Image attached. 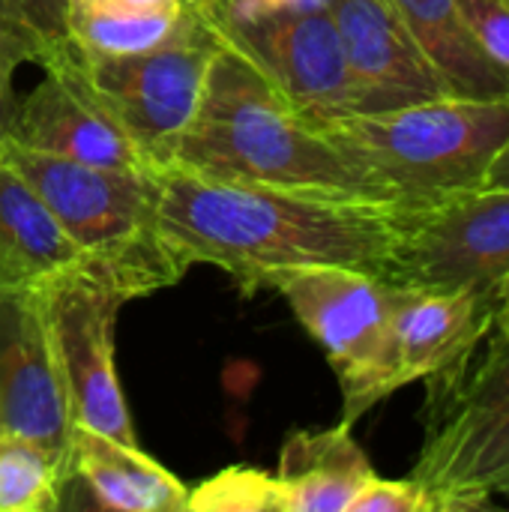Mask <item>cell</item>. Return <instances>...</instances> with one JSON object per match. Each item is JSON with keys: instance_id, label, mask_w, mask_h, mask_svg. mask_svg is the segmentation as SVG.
<instances>
[{"instance_id": "obj_18", "label": "cell", "mask_w": 509, "mask_h": 512, "mask_svg": "<svg viewBox=\"0 0 509 512\" xmlns=\"http://www.w3.org/2000/svg\"><path fill=\"white\" fill-rule=\"evenodd\" d=\"M411 36L459 99H509V72L471 36L456 0H390Z\"/></svg>"}, {"instance_id": "obj_13", "label": "cell", "mask_w": 509, "mask_h": 512, "mask_svg": "<svg viewBox=\"0 0 509 512\" xmlns=\"http://www.w3.org/2000/svg\"><path fill=\"white\" fill-rule=\"evenodd\" d=\"M327 9L357 84L360 111L453 96L390 0H330Z\"/></svg>"}, {"instance_id": "obj_25", "label": "cell", "mask_w": 509, "mask_h": 512, "mask_svg": "<svg viewBox=\"0 0 509 512\" xmlns=\"http://www.w3.org/2000/svg\"><path fill=\"white\" fill-rule=\"evenodd\" d=\"M24 60L36 63V48L0 18V150H3V144H6V138L12 132V120H15V108H18L12 78H15V69Z\"/></svg>"}, {"instance_id": "obj_6", "label": "cell", "mask_w": 509, "mask_h": 512, "mask_svg": "<svg viewBox=\"0 0 509 512\" xmlns=\"http://www.w3.org/2000/svg\"><path fill=\"white\" fill-rule=\"evenodd\" d=\"M267 288L285 297L300 327L327 354L342 390V423L354 426L402 390L387 279L360 267L315 264L285 270Z\"/></svg>"}, {"instance_id": "obj_27", "label": "cell", "mask_w": 509, "mask_h": 512, "mask_svg": "<svg viewBox=\"0 0 509 512\" xmlns=\"http://www.w3.org/2000/svg\"><path fill=\"white\" fill-rule=\"evenodd\" d=\"M492 330L501 336H509V276L495 291V324H492Z\"/></svg>"}, {"instance_id": "obj_5", "label": "cell", "mask_w": 509, "mask_h": 512, "mask_svg": "<svg viewBox=\"0 0 509 512\" xmlns=\"http://www.w3.org/2000/svg\"><path fill=\"white\" fill-rule=\"evenodd\" d=\"M426 390L411 477L435 495L438 512L492 510L495 498H509V336L492 330Z\"/></svg>"}, {"instance_id": "obj_24", "label": "cell", "mask_w": 509, "mask_h": 512, "mask_svg": "<svg viewBox=\"0 0 509 512\" xmlns=\"http://www.w3.org/2000/svg\"><path fill=\"white\" fill-rule=\"evenodd\" d=\"M456 3L471 36L486 51V57L509 72V0H456Z\"/></svg>"}, {"instance_id": "obj_26", "label": "cell", "mask_w": 509, "mask_h": 512, "mask_svg": "<svg viewBox=\"0 0 509 512\" xmlns=\"http://www.w3.org/2000/svg\"><path fill=\"white\" fill-rule=\"evenodd\" d=\"M483 189H509V138L504 141L501 153L495 156L492 168H489V177H486V186Z\"/></svg>"}, {"instance_id": "obj_20", "label": "cell", "mask_w": 509, "mask_h": 512, "mask_svg": "<svg viewBox=\"0 0 509 512\" xmlns=\"http://www.w3.org/2000/svg\"><path fill=\"white\" fill-rule=\"evenodd\" d=\"M66 486L63 456L0 426V512L57 510Z\"/></svg>"}, {"instance_id": "obj_10", "label": "cell", "mask_w": 509, "mask_h": 512, "mask_svg": "<svg viewBox=\"0 0 509 512\" xmlns=\"http://www.w3.org/2000/svg\"><path fill=\"white\" fill-rule=\"evenodd\" d=\"M222 39L243 51L264 78L318 126L360 111L354 75L330 9H222L204 12Z\"/></svg>"}, {"instance_id": "obj_4", "label": "cell", "mask_w": 509, "mask_h": 512, "mask_svg": "<svg viewBox=\"0 0 509 512\" xmlns=\"http://www.w3.org/2000/svg\"><path fill=\"white\" fill-rule=\"evenodd\" d=\"M6 159L57 216L87 261L132 300L174 285L186 267L162 231L150 171H114L6 141Z\"/></svg>"}, {"instance_id": "obj_22", "label": "cell", "mask_w": 509, "mask_h": 512, "mask_svg": "<svg viewBox=\"0 0 509 512\" xmlns=\"http://www.w3.org/2000/svg\"><path fill=\"white\" fill-rule=\"evenodd\" d=\"M72 0H0V18L36 48L42 66L66 42V12Z\"/></svg>"}, {"instance_id": "obj_29", "label": "cell", "mask_w": 509, "mask_h": 512, "mask_svg": "<svg viewBox=\"0 0 509 512\" xmlns=\"http://www.w3.org/2000/svg\"><path fill=\"white\" fill-rule=\"evenodd\" d=\"M330 0H291V9H324Z\"/></svg>"}, {"instance_id": "obj_11", "label": "cell", "mask_w": 509, "mask_h": 512, "mask_svg": "<svg viewBox=\"0 0 509 512\" xmlns=\"http://www.w3.org/2000/svg\"><path fill=\"white\" fill-rule=\"evenodd\" d=\"M42 69L45 78L24 99H18L12 132L6 141L96 168H153L150 159L129 138V132L84 81L72 45L57 48L42 63Z\"/></svg>"}, {"instance_id": "obj_17", "label": "cell", "mask_w": 509, "mask_h": 512, "mask_svg": "<svg viewBox=\"0 0 509 512\" xmlns=\"http://www.w3.org/2000/svg\"><path fill=\"white\" fill-rule=\"evenodd\" d=\"M354 426L297 429L279 453L282 512H348L375 468L357 444Z\"/></svg>"}, {"instance_id": "obj_2", "label": "cell", "mask_w": 509, "mask_h": 512, "mask_svg": "<svg viewBox=\"0 0 509 512\" xmlns=\"http://www.w3.org/2000/svg\"><path fill=\"white\" fill-rule=\"evenodd\" d=\"M171 162L225 180L393 204L387 192L357 171L312 123H306L264 72L228 39L219 45L198 111Z\"/></svg>"}, {"instance_id": "obj_21", "label": "cell", "mask_w": 509, "mask_h": 512, "mask_svg": "<svg viewBox=\"0 0 509 512\" xmlns=\"http://www.w3.org/2000/svg\"><path fill=\"white\" fill-rule=\"evenodd\" d=\"M186 512H282L276 474L231 465L189 489Z\"/></svg>"}, {"instance_id": "obj_15", "label": "cell", "mask_w": 509, "mask_h": 512, "mask_svg": "<svg viewBox=\"0 0 509 512\" xmlns=\"http://www.w3.org/2000/svg\"><path fill=\"white\" fill-rule=\"evenodd\" d=\"M90 264L33 186L0 159V297L39 294Z\"/></svg>"}, {"instance_id": "obj_12", "label": "cell", "mask_w": 509, "mask_h": 512, "mask_svg": "<svg viewBox=\"0 0 509 512\" xmlns=\"http://www.w3.org/2000/svg\"><path fill=\"white\" fill-rule=\"evenodd\" d=\"M0 426L69 465L72 414L39 294L0 297Z\"/></svg>"}, {"instance_id": "obj_30", "label": "cell", "mask_w": 509, "mask_h": 512, "mask_svg": "<svg viewBox=\"0 0 509 512\" xmlns=\"http://www.w3.org/2000/svg\"><path fill=\"white\" fill-rule=\"evenodd\" d=\"M210 3H213V0H180V6H186V9H198V12H204Z\"/></svg>"}, {"instance_id": "obj_14", "label": "cell", "mask_w": 509, "mask_h": 512, "mask_svg": "<svg viewBox=\"0 0 509 512\" xmlns=\"http://www.w3.org/2000/svg\"><path fill=\"white\" fill-rule=\"evenodd\" d=\"M390 324L402 387L459 369L492 333L495 300L465 288L390 282Z\"/></svg>"}, {"instance_id": "obj_16", "label": "cell", "mask_w": 509, "mask_h": 512, "mask_svg": "<svg viewBox=\"0 0 509 512\" xmlns=\"http://www.w3.org/2000/svg\"><path fill=\"white\" fill-rule=\"evenodd\" d=\"M78 480L90 504L111 512H186L189 486L150 459L141 447H129L87 426L69 435V483Z\"/></svg>"}, {"instance_id": "obj_19", "label": "cell", "mask_w": 509, "mask_h": 512, "mask_svg": "<svg viewBox=\"0 0 509 512\" xmlns=\"http://www.w3.org/2000/svg\"><path fill=\"white\" fill-rule=\"evenodd\" d=\"M189 9H129L108 0H72L66 12V42L90 60H120L147 54L171 42L186 27Z\"/></svg>"}, {"instance_id": "obj_1", "label": "cell", "mask_w": 509, "mask_h": 512, "mask_svg": "<svg viewBox=\"0 0 509 512\" xmlns=\"http://www.w3.org/2000/svg\"><path fill=\"white\" fill-rule=\"evenodd\" d=\"M156 210L180 264H216L243 294L297 267L342 264L387 276L396 204L225 180L180 162L153 168Z\"/></svg>"}, {"instance_id": "obj_7", "label": "cell", "mask_w": 509, "mask_h": 512, "mask_svg": "<svg viewBox=\"0 0 509 512\" xmlns=\"http://www.w3.org/2000/svg\"><path fill=\"white\" fill-rule=\"evenodd\" d=\"M219 45L222 36L216 24L204 12L189 9L186 27L147 54L90 60L72 51L90 90L156 168L174 159L198 111Z\"/></svg>"}, {"instance_id": "obj_3", "label": "cell", "mask_w": 509, "mask_h": 512, "mask_svg": "<svg viewBox=\"0 0 509 512\" xmlns=\"http://www.w3.org/2000/svg\"><path fill=\"white\" fill-rule=\"evenodd\" d=\"M396 210H417L486 186L509 138V99H459L354 111L315 126Z\"/></svg>"}, {"instance_id": "obj_9", "label": "cell", "mask_w": 509, "mask_h": 512, "mask_svg": "<svg viewBox=\"0 0 509 512\" xmlns=\"http://www.w3.org/2000/svg\"><path fill=\"white\" fill-rule=\"evenodd\" d=\"M509 276V189H474L399 210L387 282L465 288L495 300Z\"/></svg>"}, {"instance_id": "obj_8", "label": "cell", "mask_w": 509, "mask_h": 512, "mask_svg": "<svg viewBox=\"0 0 509 512\" xmlns=\"http://www.w3.org/2000/svg\"><path fill=\"white\" fill-rule=\"evenodd\" d=\"M39 297L72 423L138 447L114 366L117 312L132 297L93 264L51 282Z\"/></svg>"}, {"instance_id": "obj_23", "label": "cell", "mask_w": 509, "mask_h": 512, "mask_svg": "<svg viewBox=\"0 0 509 512\" xmlns=\"http://www.w3.org/2000/svg\"><path fill=\"white\" fill-rule=\"evenodd\" d=\"M348 512H438V501L414 477L384 480L375 474L354 498Z\"/></svg>"}, {"instance_id": "obj_28", "label": "cell", "mask_w": 509, "mask_h": 512, "mask_svg": "<svg viewBox=\"0 0 509 512\" xmlns=\"http://www.w3.org/2000/svg\"><path fill=\"white\" fill-rule=\"evenodd\" d=\"M108 3H120L129 9H177L180 0H108Z\"/></svg>"}]
</instances>
